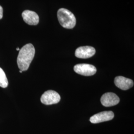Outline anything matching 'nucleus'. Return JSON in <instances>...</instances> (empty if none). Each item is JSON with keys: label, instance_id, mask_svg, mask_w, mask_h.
I'll return each instance as SVG.
<instances>
[{"label": "nucleus", "instance_id": "1", "mask_svg": "<svg viewBox=\"0 0 134 134\" xmlns=\"http://www.w3.org/2000/svg\"><path fill=\"white\" fill-rule=\"evenodd\" d=\"M35 48L32 44L25 45L19 50L17 58V63L20 70L25 71L28 70L35 55Z\"/></svg>", "mask_w": 134, "mask_h": 134}, {"label": "nucleus", "instance_id": "2", "mask_svg": "<svg viewBox=\"0 0 134 134\" xmlns=\"http://www.w3.org/2000/svg\"><path fill=\"white\" fill-rule=\"evenodd\" d=\"M57 17L60 24L67 29H73L76 24V19L71 12L64 8L58 10Z\"/></svg>", "mask_w": 134, "mask_h": 134}, {"label": "nucleus", "instance_id": "3", "mask_svg": "<svg viewBox=\"0 0 134 134\" xmlns=\"http://www.w3.org/2000/svg\"><path fill=\"white\" fill-rule=\"evenodd\" d=\"M61 99V97L57 92L52 90L45 91L41 96V102L45 105H52L58 103Z\"/></svg>", "mask_w": 134, "mask_h": 134}, {"label": "nucleus", "instance_id": "4", "mask_svg": "<svg viewBox=\"0 0 134 134\" xmlns=\"http://www.w3.org/2000/svg\"><path fill=\"white\" fill-rule=\"evenodd\" d=\"M75 72L85 76L94 75L96 72V68L94 66L87 64H77L74 67Z\"/></svg>", "mask_w": 134, "mask_h": 134}, {"label": "nucleus", "instance_id": "5", "mask_svg": "<svg viewBox=\"0 0 134 134\" xmlns=\"http://www.w3.org/2000/svg\"><path fill=\"white\" fill-rule=\"evenodd\" d=\"M114 117V114L112 111H103L91 116L90 121L93 124H97L112 120Z\"/></svg>", "mask_w": 134, "mask_h": 134}, {"label": "nucleus", "instance_id": "6", "mask_svg": "<svg viewBox=\"0 0 134 134\" xmlns=\"http://www.w3.org/2000/svg\"><path fill=\"white\" fill-rule=\"evenodd\" d=\"M101 104L105 107H110L118 104L120 101L119 97L112 92H107L102 96Z\"/></svg>", "mask_w": 134, "mask_h": 134}, {"label": "nucleus", "instance_id": "7", "mask_svg": "<svg viewBox=\"0 0 134 134\" xmlns=\"http://www.w3.org/2000/svg\"><path fill=\"white\" fill-rule=\"evenodd\" d=\"M96 53V49L91 46H81L77 48L75 56L81 59H87L92 57Z\"/></svg>", "mask_w": 134, "mask_h": 134}, {"label": "nucleus", "instance_id": "8", "mask_svg": "<svg viewBox=\"0 0 134 134\" xmlns=\"http://www.w3.org/2000/svg\"><path fill=\"white\" fill-rule=\"evenodd\" d=\"M22 17L24 21L29 25H36L39 23V16L34 11L29 10H24L22 13Z\"/></svg>", "mask_w": 134, "mask_h": 134}, {"label": "nucleus", "instance_id": "9", "mask_svg": "<svg viewBox=\"0 0 134 134\" xmlns=\"http://www.w3.org/2000/svg\"><path fill=\"white\" fill-rule=\"evenodd\" d=\"M115 86L122 90H129L134 86L133 81L122 76L116 77L114 80Z\"/></svg>", "mask_w": 134, "mask_h": 134}, {"label": "nucleus", "instance_id": "10", "mask_svg": "<svg viewBox=\"0 0 134 134\" xmlns=\"http://www.w3.org/2000/svg\"><path fill=\"white\" fill-rule=\"evenodd\" d=\"M8 80L5 72L0 68V86L3 88H6L8 86Z\"/></svg>", "mask_w": 134, "mask_h": 134}, {"label": "nucleus", "instance_id": "11", "mask_svg": "<svg viewBox=\"0 0 134 134\" xmlns=\"http://www.w3.org/2000/svg\"><path fill=\"white\" fill-rule=\"evenodd\" d=\"M3 16V9L1 5H0V19H2Z\"/></svg>", "mask_w": 134, "mask_h": 134}, {"label": "nucleus", "instance_id": "12", "mask_svg": "<svg viewBox=\"0 0 134 134\" xmlns=\"http://www.w3.org/2000/svg\"><path fill=\"white\" fill-rule=\"evenodd\" d=\"M19 50H20V49H19V47H18V48H16V50H18V51H19Z\"/></svg>", "mask_w": 134, "mask_h": 134}, {"label": "nucleus", "instance_id": "13", "mask_svg": "<svg viewBox=\"0 0 134 134\" xmlns=\"http://www.w3.org/2000/svg\"><path fill=\"white\" fill-rule=\"evenodd\" d=\"M19 72H20V73H22V72H23V71H21V70H20V71H19Z\"/></svg>", "mask_w": 134, "mask_h": 134}]
</instances>
